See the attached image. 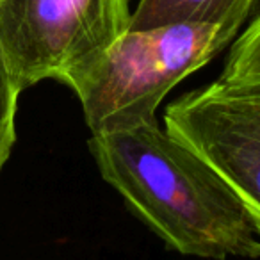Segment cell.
Returning <instances> with one entry per match:
<instances>
[{
  "instance_id": "1",
  "label": "cell",
  "mask_w": 260,
  "mask_h": 260,
  "mask_svg": "<svg viewBox=\"0 0 260 260\" xmlns=\"http://www.w3.org/2000/svg\"><path fill=\"white\" fill-rule=\"evenodd\" d=\"M107 184L171 249L187 256L258 258L260 234L219 175L159 123L91 136Z\"/></svg>"
},
{
  "instance_id": "6",
  "label": "cell",
  "mask_w": 260,
  "mask_h": 260,
  "mask_svg": "<svg viewBox=\"0 0 260 260\" xmlns=\"http://www.w3.org/2000/svg\"><path fill=\"white\" fill-rule=\"evenodd\" d=\"M219 80L230 86H260V13L234 41Z\"/></svg>"
},
{
  "instance_id": "3",
  "label": "cell",
  "mask_w": 260,
  "mask_h": 260,
  "mask_svg": "<svg viewBox=\"0 0 260 260\" xmlns=\"http://www.w3.org/2000/svg\"><path fill=\"white\" fill-rule=\"evenodd\" d=\"M128 0H0V54L20 89L68 86L130 29Z\"/></svg>"
},
{
  "instance_id": "4",
  "label": "cell",
  "mask_w": 260,
  "mask_h": 260,
  "mask_svg": "<svg viewBox=\"0 0 260 260\" xmlns=\"http://www.w3.org/2000/svg\"><path fill=\"white\" fill-rule=\"evenodd\" d=\"M164 125L219 175L260 234V86L216 80L173 102Z\"/></svg>"
},
{
  "instance_id": "5",
  "label": "cell",
  "mask_w": 260,
  "mask_h": 260,
  "mask_svg": "<svg viewBox=\"0 0 260 260\" xmlns=\"http://www.w3.org/2000/svg\"><path fill=\"white\" fill-rule=\"evenodd\" d=\"M255 0H139L130 29L168 23H209L237 36Z\"/></svg>"
},
{
  "instance_id": "7",
  "label": "cell",
  "mask_w": 260,
  "mask_h": 260,
  "mask_svg": "<svg viewBox=\"0 0 260 260\" xmlns=\"http://www.w3.org/2000/svg\"><path fill=\"white\" fill-rule=\"evenodd\" d=\"M20 86L11 75L4 55L0 54V171L8 162L16 141V109Z\"/></svg>"
},
{
  "instance_id": "2",
  "label": "cell",
  "mask_w": 260,
  "mask_h": 260,
  "mask_svg": "<svg viewBox=\"0 0 260 260\" xmlns=\"http://www.w3.org/2000/svg\"><path fill=\"white\" fill-rule=\"evenodd\" d=\"M234 40L209 23L128 29L68 87L80 100L91 136L155 121L166 94Z\"/></svg>"
}]
</instances>
